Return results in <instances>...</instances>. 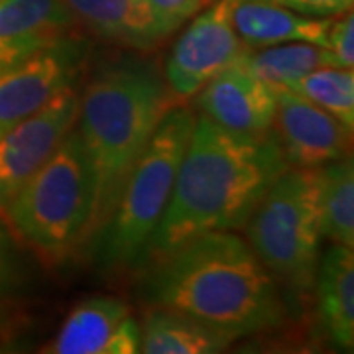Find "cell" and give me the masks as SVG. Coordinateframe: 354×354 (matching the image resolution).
I'll use <instances>...</instances> for the list:
<instances>
[{
    "label": "cell",
    "mask_w": 354,
    "mask_h": 354,
    "mask_svg": "<svg viewBox=\"0 0 354 354\" xmlns=\"http://www.w3.org/2000/svg\"><path fill=\"white\" fill-rule=\"evenodd\" d=\"M288 167L274 132L236 134L195 114L189 144L146 262L199 234L242 230L266 191Z\"/></svg>",
    "instance_id": "obj_1"
},
{
    "label": "cell",
    "mask_w": 354,
    "mask_h": 354,
    "mask_svg": "<svg viewBox=\"0 0 354 354\" xmlns=\"http://www.w3.org/2000/svg\"><path fill=\"white\" fill-rule=\"evenodd\" d=\"M144 299L242 339L286 317L278 283L236 230L199 234L144 264Z\"/></svg>",
    "instance_id": "obj_2"
},
{
    "label": "cell",
    "mask_w": 354,
    "mask_h": 354,
    "mask_svg": "<svg viewBox=\"0 0 354 354\" xmlns=\"http://www.w3.org/2000/svg\"><path fill=\"white\" fill-rule=\"evenodd\" d=\"M176 104L156 62L120 53L95 67L79 93L75 130L93 179L88 241L113 213L134 164ZM87 241V244H88Z\"/></svg>",
    "instance_id": "obj_3"
},
{
    "label": "cell",
    "mask_w": 354,
    "mask_h": 354,
    "mask_svg": "<svg viewBox=\"0 0 354 354\" xmlns=\"http://www.w3.org/2000/svg\"><path fill=\"white\" fill-rule=\"evenodd\" d=\"M193 124L195 113L183 102L176 104L158 124L127 177L113 213L88 241V252L102 272L127 274L146 264Z\"/></svg>",
    "instance_id": "obj_4"
},
{
    "label": "cell",
    "mask_w": 354,
    "mask_h": 354,
    "mask_svg": "<svg viewBox=\"0 0 354 354\" xmlns=\"http://www.w3.org/2000/svg\"><path fill=\"white\" fill-rule=\"evenodd\" d=\"M93 179L75 127L4 209L16 239L44 262H64L88 241Z\"/></svg>",
    "instance_id": "obj_5"
},
{
    "label": "cell",
    "mask_w": 354,
    "mask_h": 354,
    "mask_svg": "<svg viewBox=\"0 0 354 354\" xmlns=\"http://www.w3.org/2000/svg\"><path fill=\"white\" fill-rule=\"evenodd\" d=\"M242 230L279 291L305 299L313 291L323 241L319 169L290 165L266 191Z\"/></svg>",
    "instance_id": "obj_6"
},
{
    "label": "cell",
    "mask_w": 354,
    "mask_h": 354,
    "mask_svg": "<svg viewBox=\"0 0 354 354\" xmlns=\"http://www.w3.org/2000/svg\"><path fill=\"white\" fill-rule=\"evenodd\" d=\"M234 0H215L195 14L176 39L164 65V79L177 102H187L225 67L246 51L232 22Z\"/></svg>",
    "instance_id": "obj_7"
},
{
    "label": "cell",
    "mask_w": 354,
    "mask_h": 354,
    "mask_svg": "<svg viewBox=\"0 0 354 354\" xmlns=\"http://www.w3.org/2000/svg\"><path fill=\"white\" fill-rule=\"evenodd\" d=\"M88 57L87 39L69 36L0 69V134L75 87Z\"/></svg>",
    "instance_id": "obj_8"
},
{
    "label": "cell",
    "mask_w": 354,
    "mask_h": 354,
    "mask_svg": "<svg viewBox=\"0 0 354 354\" xmlns=\"http://www.w3.org/2000/svg\"><path fill=\"white\" fill-rule=\"evenodd\" d=\"M79 93L67 88L41 111L0 134V215L75 127Z\"/></svg>",
    "instance_id": "obj_9"
},
{
    "label": "cell",
    "mask_w": 354,
    "mask_h": 354,
    "mask_svg": "<svg viewBox=\"0 0 354 354\" xmlns=\"http://www.w3.org/2000/svg\"><path fill=\"white\" fill-rule=\"evenodd\" d=\"M272 132L291 167L315 169L353 150V128L290 88H276Z\"/></svg>",
    "instance_id": "obj_10"
},
{
    "label": "cell",
    "mask_w": 354,
    "mask_h": 354,
    "mask_svg": "<svg viewBox=\"0 0 354 354\" xmlns=\"http://www.w3.org/2000/svg\"><path fill=\"white\" fill-rule=\"evenodd\" d=\"M244 53L195 95L197 106L203 116L225 130L262 136L272 132L278 97L276 88L244 62Z\"/></svg>",
    "instance_id": "obj_11"
},
{
    "label": "cell",
    "mask_w": 354,
    "mask_h": 354,
    "mask_svg": "<svg viewBox=\"0 0 354 354\" xmlns=\"http://www.w3.org/2000/svg\"><path fill=\"white\" fill-rule=\"evenodd\" d=\"M48 354H136L140 353V323L118 297L93 295L77 304L65 317Z\"/></svg>",
    "instance_id": "obj_12"
},
{
    "label": "cell",
    "mask_w": 354,
    "mask_h": 354,
    "mask_svg": "<svg viewBox=\"0 0 354 354\" xmlns=\"http://www.w3.org/2000/svg\"><path fill=\"white\" fill-rule=\"evenodd\" d=\"M64 0H0V69L75 36Z\"/></svg>",
    "instance_id": "obj_13"
},
{
    "label": "cell",
    "mask_w": 354,
    "mask_h": 354,
    "mask_svg": "<svg viewBox=\"0 0 354 354\" xmlns=\"http://www.w3.org/2000/svg\"><path fill=\"white\" fill-rule=\"evenodd\" d=\"M325 339L341 353L354 348V252L333 244L319 256L313 291Z\"/></svg>",
    "instance_id": "obj_14"
},
{
    "label": "cell",
    "mask_w": 354,
    "mask_h": 354,
    "mask_svg": "<svg viewBox=\"0 0 354 354\" xmlns=\"http://www.w3.org/2000/svg\"><path fill=\"white\" fill-rule=\"evenodd\" d=\"M333 18H313L264 0H234L232 22L246 50L279 44H317L325 48Z\"/></svg>",
    "instance_id": "obj_15"
},
{
    "label": "cell",
    "mask_w": 354,
    "mask_h": 354,
    "mask_svg": "<svg viewBox=\"0 0 354 354\" xmlns=\"http://www.w3.org/2000/svg\"><path fill=\"white\" fill-rule=\"evenodd\" d=\"M77 28L106 44L148 51L158 44L144 0H64Z\"/></svg>",
    "instance_id": "obj_16"
},
{
    "label": "cell",
    "mask_w": 354,
    "mask_h": 354,
    "mask_svg": "<svg viewBox=\"0 0 354 354\" xmlns=\"http://www.w3.org/2000/svg\"><path fill=\"white\" fill-rule=\"evenodd\" d=\"M236 337L215 329L199 319L150 305L140 323V353L144 354H216L228 351Z\"/></svg>",
    "instance_id": "obj_17"
},
{
    "label": "cell",
    "mask_w": 354,
    "mask_h": 354,
    "mask_svg": "<svg viewBox=\"0 0 354 354\" xmlns=\"http://www.w3.org/2000/svg\"><path fill=\"white\" fill-rule=\"evenodd\" d=\"M319 169L321 234L333 244L354 248V160L353 153Z\"/></svg>",
    "instance_id": "obj_18"
},
{
    "label": "cell",
    "mask_w": 354,
    "mask_h": 354,
    "mask_svg": "<svg viewBox=\"0 0 354 354\" xmlns=\"http://www.w3.org/2000/svg\"><path fill=\"white\" fill-rule=\"evenodd\" d=\"M244 62L274 88H288L299 77L321 67H341L327 48L305 41L246 50Z\"/></svg>",
    "instance_id": "obj_19"
},
{
    "label": "cell",
    "mask_w": 354,
    "mask_h": 354,
    "mask_svg": "<svg viewBox=\"0 0 354 354\" xmlns=\"http://www.w3.org/2000/svg\"><path fill=\"white\" fill-rule=\"evenodd\" d=\"M290 91L301 95L323 111L337 116L354 130V73L344 67H321L291 83Z\"/></svg>",
    "instance_id": "obj_20"
},
{
    "label": "cell",
    "mask_w": 354,
    "mask_h": 354,
    "mask_svg": "<svg viewBox=\"0 0 354 354\" xmlns=\"http://www.w3.org/2000/svg\"><path fill=\"white\" fill-rule=\"evenodd\" d=\"M209 2L213 0H144L156 44L160 46L164 39L174 36Z\"/></svg>",
    "instance_id": "obj_21"
},
{
    "label": "cell",
    "mask_w": 354,
    "mask_h": 354,
    "mask_svg": "<svg viewBox=\"0 0 354 354\" xmlns=\"http://www.w3.org/2000/svg\"><path fill=\"white\" fill-rule=\"evenodd\" d=\"M24 281V260L18 248V239L0 215V295L16 290Z\"/></svg>",
    "instance_id": "obj_22"
},
{
    "label": "cell",
    "mask_w": 354,
    "mask_h": 354,
    "mask_svg": "<svg viewBox=\"0 0 354 354\" xmlns=\"http://www.w3.org/2000/svg\"><path fill=\"white\" fill-rule=\"evenodd\" d=\"M325 48L344 69L354 67V16L353 10L330 20Z\"/></svg>",
    "instance_id": "obj_23"
},
{
    "label": "cell",
    "mask_w": 354,
    "mask_h": 354,
    "mask_svg": "<svg viewBox=\"0 0 354 354\" xmlns=\"http://www.w3.org/2000/svg\"><path fill=\"white\" fill-rule=\"evenodd\" d=\"M283 6L288 10H293L304 16H313V18H337L341 14L353 10L354 0H264Z\"/></svg>",
    "instance_id": "obj_24"
},
{
    "label": "cell",
    "mask_w": 354,
    "mask_h": 354,
    "mask_svg": "<svg viewBox=\"0 0 354 354\" xmlns=\"http://www.w3.org/2000/svg\"><path fill=\"white\" fill-rule=\"evenodd\" d=\"M14 329V313L6 307V305L0 304V341H4Z\"/></svg>",
    "instance_id": "obj_25"
}]
</instances>
